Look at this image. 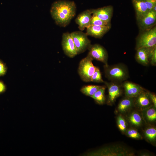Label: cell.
I'll return each mask as SVG.
<instances>
[{
    "instance_id": "1",
    "label": "cell",
    "mask_w": 156,
    "mask_h": 156,
    "mask_svg": "<svg viewBox=\"0 0 156 156\" xmlns=\"http://www.w3.org/2000/svg\"><path fill=\"white\" fill-rule=\"evenodd\" d=\"M76 9V4L73 1L60 0L52 3L50 12L56 24L65 27L75 16Z\"/></svg>"
},
{
    "instance_id": "2",
    "label": "cell",
    "mask_w": 156,
    "mask_h": 156,
    "mask_svg": "<svg viewBox=\"0 0 156 156\" xmlns=\"http://www.w3.org/2000/svg\"><path fill=\"white\" fill-rule=\"evenodd\" d=\"M105 77L112 82L118 83L127 79L129 73L127 67L122 64L104 66Z\"/></svg>"
},
{
    "instance_id": "3",
    "label": "cell",
    "mask_w": 156,
    "mask_h": 156,
    "mask_svg": "<svg viewBox=\"0 0 156 156\" xmlns=\"http://www.w3.org/2000/svg\"><path fill=\"white\" fill-rule=\"evenodd\" d=\"M93 60L88 53L87 56L79 63L78 72L81 79L84 82L91 81V77L96 67L92 63Z\"/></svg>"
},
{
    "instance_id": "4",
    "label": "cell",
    "mask_w": 156,
    "mask_h": 156,
    "mask_svg": "<svg viewBox=\"0 0 156 156\" xmlns=\"http://www.w3.org/2000/svg\"><path fill=\"white\" fill-rule=\"evenodd\" d=\"M146 30L137 39L136 50L142 48H152L156 46V27Z\"/></svg>"
},
{
    "instance_id": "5",
    "label": "cell",
    "mask_w": 156,
    "mask_h": 156,
    "mask_svg": "<svg viewBox=\"0 0 156 156\" xmlns=\"http://www.w3.org/2000/svg\"><path fill=\"white\" fill-rule=\"evenodd\" d=\"M75 46L77 54L83 53L91 45L88 36L81 31H75L70 33Z\"/></svg>"
},
{
    "instance_id": "6",
    "label": "cell",
    "mask_w": 156,
    "mask_h": 156,
    "mask_svg": "<svg viewBox=\"0 0 156 156\" xmlns=\"http://www.w3.org/2000/svg\"><path fill=\"white\" fill-rule=\"evenodd\" d=\"M62 46L64 53L68 57L73 58L77 55L76 49L70 33L66 32L63 34Z\"/></svg>"
},
{
    "instance_id": "7",
    "label": "cell",
    "mask_w": 156,
    "mask_h": 156,
    "mask_svg": "<svg viewBox=\"0 0 156 156\" xmlns=\"http://www.w3.org/2000/svg\"><path fill=\"white\" fill-rule=\"evenodd\" d=\"M88 49L89 51L88 53L93 60L101 62L105 65L108 64V54L102 46L98 44H91Z\"/></svg>"
},
{
    "instance_id": "8",
    "label": "cell",
    "mask_w": 156,
    "mask_h": 156,
    "mask_svg": "<svg viewBox=\"0 0 156 156\" xmlns=\"http://www.w3.org/2000/svg\"><path fill=\"white\" fill-rule=\"evenodd\" d=\"M91 10H87L79 14L75 20L76 23L81 31L84 30L90 25L92 16Z\"/></svg>"
},
{
    "instance_id": "9",
    "label": "cell",
    "mask_w": 156,
    "mask_h": 156,
    "mask_svg": "<svg viewBox=\"0 0 156 156\" xmlns=\"http://www.w3.org/2000/svg\"><path fill=\"white\" fill-rule=\"evenodd\" d=\"M123 86L125 95L128 97H136L144 91V89L139 85L130 81L125 82Z\"/></svg>"
},
{
    "instance_id": "10",
    "label": "cell",
    "mask_w": 156,
    "mask_h": 156,
    "mask_svg": "<svg viewBox=\"0 0 156 156\" xmlns=\"http://www.w3.org/2000/svg\"><path fill=\"white\" fill-rule=\"evenodd\" d=\"M138 21L141 29L145 30L150 29L155 23L156 12L152 10L149 11Z\"/></svg>"
},
{
    "instance_id": "11",
    "label": "cell",
    "mask_w": 156,
    "mask_h": 156,
    "mask_svg": "<svg viewBox=\"0 0 156 156\" xmlns=\"http://www.w3.org/2000/svg\"><path fill=\"white\" fill-rule=\"evenodd\" d=\"M104 83L108 89V102L109 103H113L121 94L122 91L120 85L118 83L112 81L108 82L104 81Z\"/></svg>"
},
{
    "instance_id": "12",
    "label": "cell",
    "mask_w": 156,
    "mask_h": 156,
    "mask_svg": "<svg viewBox=\"0 0 156 156\" xmlns=\"http://www.w3.org/2000/svg\"><path fill=\"white\" fill-rule=\"evenodd\" d=\"M111 25L99 26L90 25L86 28V34L96 38L102 37L110 29Z\"/></svg>"
},
{
    "instance_id": "13",
    "label": "cell",
    "mask_w": 156,
    "mask_h": 156,
    "mask_svg": "<svg viewBox=\"0 0 156 156\" xmlns=\"http://www.w3.org/2000/svg\"><path fill=\"white\" fill-rule=\"evenodd\" d=\"M92 14L96 16L102 20L110 23L113 12L111 6H107L97 9H91Z\"/></svg>"
},
{
    "instance_id": "14",
    "label": "cell",
    "mask_w": 156,
    "mask_h": 156,
    "mask_svg": "<svg viewBox=\"0 0 156 156\" xmlns=\"http://www.w3.org/2000/svg\"><path fill=\"white\" fill-rule=\"evenodd\" d=\"M153 48H142L136 50L137 52L135 55L136 61L143 65H148L150 62L149 60V55L151 50Z\"/></svg>"
},
{
    "instance_id": "15",
    "label": "cell",
    "mask_w": 156,
    "mask_h": 156,
    "mask_svg": "<svg viewBox=\"0 0 156 156\" xmlns=\"http://www.w3.org/2000/svg\"><path fill=\"white\" fill-rule=\"evenodd\" d=\"M132 1L135 10L136 18L138 21L148 11L144 0H132Z\"/></svg>"
},
{
    "instance_id": "16",
    "label": "cell",
    "mask_w": 156,
    "mask_h": 156,
    "mask_svg": "<svg viewBox=\"0 0 156 156\" xmlns=\"http://www.w3.org/2000/svg\"><path fill=\"white\" fill-rule=\"evenodd\" d=\"M137 97L136 102L138 106L142 107H147L151 103V101L148 93L144 91L140 93Z\"/></svg>"
},
{
    "instance_id": "17",
    "label": "cell",
    "mask_w": 156,
    "mask_h": 156,
    "mask_svg": "<svg viewBox=\"0 0 156 156\" xmlns=\"http://www.w3.org/2000/svg\"><path fill=\"white\" fill-rule=\"evenodd\" d=\"M132 98L127 97L122 99L118 106V109L121 112H124L131 108L133 104Z\"/></svg>"
},
{
    "instance_id": "18",
    "label": "cell",
    "mask_w": 156,
    "mask_h": 156,
    "mask_svg": "<svg viewBox=\"0 0 156 156\" xmlns=\"http://www.w3.org/2000/svg\"><path fill=\"white\" fill-rule=\"evenodd\" d=\"M102 86L90 85L84 86L81 89V92L85 95L91 97Z\"/></svg>"
},
{
    "instance_id": "19",
    "label": "cell",
    "mask_w": 156,
    "mask_h": 156,
    "mask_svg": "<svg viewBox=\"0 0 156 156\" xmlns=\"http://www.w3.org/2000/svg\"><path fill=\"white\" fill-rule=\"evenodd\" d=\"M105 87L102 86L91 97L98 103L103 104L105 101Z\"/></svg>"
},
{
    "instance_id": "20",
    "label": "cell",
    "mask_w": 156,
    "mask_h": 156,
    "mask_svg": "<svg viewBox=\"0 0 156 156\" xmlns=\"http://www.w3.org/2000/svg\"><path fill=\"white\" fill-rule=\"evenodd\" d=\"M130 122L133 125L139 126L142 122V118L140 115L137 112L132 113L129 118Z\"/></svg>"
},
{
    "instance_id": "21",
    "label": "cell",
    "mask_w": 156,
    "mask_h": 156,
    "mask_svg": "<svg viewBox=\"0 0 156 156\" xmlns=\"http://www.w3.org/2000/svg\"><path fill=\"white\" fill-rule=\"evenodd\" d=\"M110 23H108L102 20L96 16L92 14L90 21V25L99 26H106L110 25Z\"/></svg>"
},
{
    "instance_id": "22",
    "label": "cell",
    "mask_w": 156,
    "mask_h": 156,
    "mask_svg": "<svg viewBox=\"0 0 156 156\" xmlns=\"http://www.w3.org/2000/svg\"><path fill=\"white\" fill-rule=\"evenodd\" d=\"M146 110V115L147 119L150 121L155 120L156 119L155 107L154 106L150 107Z\"/></svg>"
},
{
    "instance_id": "23",
    "label": "cell",
    "mask_w": 156,
    "mask_h": 156,
    "mask_svg": "<svg viewBox=\"0 0 156 156\" xmlns=\"http://www.w3.org/2000/svg\"><path fill=\"white\" fill-rule=\"evenodd\" d=\"M91 81L97 83H104V82L102 78L100 69L97 67H96L95 71L92 76Z\"/></svg>"
},
{
    "instance_id": "24",
    "label": "cell",
    "mask_w": 156,
    "mask_h": 156,
    "mask_svg": "<svg viewBox=\"0 0 156 156\" xmlns=\"http://www.w3.org/2000/svg\"><path fill=\"white\" fill-rule=\"evenodd\" d=\"M145 135L150 141L155 140L156 137V129L153 127L147 129L145 131Z\"/></svg>"
},
{
    "instance_id": "25",
    "label": "cell",
    "mask_w": 156,
    "mask_h": 156,
    "mask_svg": "<svg viewBox=\"0 0 156 156\" xmlns=\"http://www.w3.org/2000/svg\"><path fill=\"white\" fill-rule=\"evenodd\" d=\"M118 126L119 129L123 132H125L126 129L125 121L121 116H119L117 118Z\"/></svg>"
},
{
    "instance_id": "26",
    "label": "cell",
    "mask_w": 156,
    "mask_h": 156,
    "mask_svg": "<svg viewBox=\"0 0 156 156\" xmlns=\"http://www.w3.org/2000/svg\"><path fill=\"white\" fill-rule=\"evenodd\" d=\"M127 135L129 137L134 139H140L142 136L136 130L131 129L127 130L126 132Z\"/></svg>"
},
{
    "instance_id": "27",
    "label": "cell",
    "mask_w": 156,
    "mask_h": 156,
    "mask_svg": "<svg viewBox=\"0 0 156 156\" xmlns=\"http://www.w3.org/2000/svg\"><path fill=\"white\" fill-rule=\"evenodd\" d=\"M149 62L152 65H156V47L151 50L149 55Z\"/></svg>"
},
{
    "instance_id": "28",
    "label": "cell",
    "mask_w": 156,
    "mask_h": 156,
    "mask_svg": "<svg viewBox=\"0 0 156 156\" xmlns=\"http://www.w3.org/2000/svg\"><path fill=\"white\" fill-rule=\"evenodd\" d=\"M7 71V67L6 64L0 59V77L5 75Z\"/></svg>"
},
{
    "instance_id": "29",
    "label": "cell",
    "mask_w": 156,
    "mask_h": 156,
    "mask_svg": "<svg viewBox=\"0 0 156 156\" xmlns=\"http://www.w3.org/2000/svg\"><path fill=\"white\" fill-rule=\"evenodd\" d=\"M145 3L148 11L152 10L153 7L156 5V0H144Z\"/></svg>"
},
{
    "instance_id": "30",
    "label": "cell",
    "mask_w": 156,
    "mask_h": 156,
    "mask_svg": "<svg viewBox=\"0 0 156 156\" xmlns=\"http://www.w3.org/2000/svg\"><path fill=\"white\" fill-rule=\"evenodd\" d=\"M148 94L150 99L151 102L153 103L154 106L156 107V95L150 92H148Z\"/></svg>"
},
{
    "instance_id": "31",
    "label": "cell",
    "mask_w": 156,
    "mask_h": 156,
    "mask_svg": "<svg viewBox=\"0 0 156 156\" xmlns=\"http://www.w3.org/2000/svg\"><path fill=\"white\" fill-rule=\"evenodd\" d=\"M6 86L2 81L0 80V94L4 93L6 90Z\"/></svg>"
},
{
    "instance_id": "32",
    "label": "cell",
    "mask_w": 156,
    "mask_h": 156,
    "mask_svg": "<svg viewBox=\"0 0 156 156\" xmlns=\"http://www.w3.org/2000/svg\"><path fill=\"white\" fill-rule=\"evenodd\" d=\"M156 5H155L153 7V8L151 10L153 11L154 12H156Z\"/></svg>"
}]
</instances>
